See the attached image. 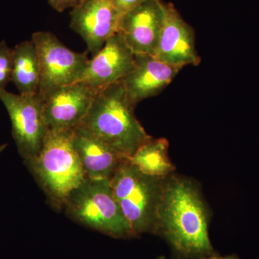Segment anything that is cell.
<instances>
[{"instance_id":"d6986e66","label":"cell","mask_w":259,"mask_h":259,"mask_svg":"<svg viewBox=\"0 0 259 259\" xmlns=\"http://www.w3.org/2000/svg\"><path fill=\"white\" fill-rule=\"evenodd\" d=\"M51 8L59 13H63L69 8H75L81 0H48Z\"/></svg>"},{"instance_id":"ba28073f","label":"cell","mask_w":259,"mask_h":259,"mask_svg":"<svg viewBox=\"0 0 259 259\" xmlns=\"http://www.w3.org/2000/svg\"><path fill=\"white\" fill-rule=\"evenodd\" d=\"M70 15V27L82 37L93 57L118 32L122 16L112 0H81Z\"/></svg>"},{"instance_id":"e0dca14e","label":"cell","mask_w":259,"mask_h":259,"mask_svg":"<svg viewBox=\"0 0 259 259\" xmlns=\"http://www.w3.org/2000/svg\"><path fill=\"white\" fill-rule=\"evenodd\" d=\"M13 69V49L6 41H0V90H5L12 81Z\"/></svg>"},{"instance_id":"277c9868","label":"cell","mask_w":259,"mask_h":259,"mask_svg":"<svg viewBox=\"0 0 259 259\" xmlns=\"http://www.w3.org/2000/svg\"><path fill=\"white\" fill-rule=\"evenodd\" d=\"M64 208L75 222L107 236L135 237L116 200L110 180L87 179L71 194Z\"/></svg>"},{"instance_id":"6da1fadb","label":"cell","mask_w":259,"mask_h":259,"mask_svg":"<svg viewBox=\"0 0 259 259\" xmlns=\"http://www.w3.org/2000/svg\"><path fill=\"white\" fill-rule=\"evenodd\" d=\"M208 223L209 212L196 182L175 173L162 179L154 234L166 239L179 259L215 254Z\"/></svg>"},{"instance_id":"7a4b0ae2","label":"cell","mask_w":259,"mask_h":259,"mask_svg":"<svg viewBox=\"0 0 259 259\" xmlns=\"http://www.w3.org/2000/svg\"><path fill=\"white\" fill-rule=\"evenodd\" d=\"M120 81L100 90L80 127L129 158L151 139Z\"/></svg>"},{"instance_id":"2e32d148","label":"cell","mask_w":259,"mask_h":259,"mask_svg":"<svg viewBox=\"0 0 259 259\" xmlns=\"http://www.w3.org/2000/svg\"><path fill=\"white\" fill-rule=\"evenodd\" d=\"M168 149L166 139L151 138L128 159L145 175L164 178L175 173L176 169L168 157Z\"/></svg>"},{"instance_id":"8fae6325","label":"cell","mask_w":259,"mask_h":259,"mask_svg":"<svg viewBox=\"0 0 259 259\" xmlns=\"http://www.w3.org/2000/svg\"><path fill=\"white\" fill-rule=\"evenodd\" d=\"M134 53L117 32L90 59L79 81L100 91L122 81L134 68Z\"/></svg>"},{"instance_id":"ffe728a7","label":"cell","mask_w":259,"mask_h":259,"mask_svg":"<svg viewBox=\"0 0 259 259\" xmlns=\"http://www.w3.org/2000/svg\"><path fill=\"white\" fill-rule=\"evenodd\" d=\"M158 259H165L163 257H161ZM197 259H241L238 255H226V256H220V255H217L216 254H214L212 255H209V256L202 257V258H199Z\"/></svg>"},{"instance_id":"8992f818","label":"cell","mask_w":259,"mask_h":259,"mask_svg":"<svg viewBox=\"0 0 259 259\" xmlns=\"http://www.w3.org/2000/svg\"><path fill=\"white\" fill-rule=\"evenodd\" d=\"M31 40L36 47L40 62L38 95L44 98L57 89L78 82L90 59L88 51L70 50L52 32H34Z\"/></svg>"},{"instance_id":"52a82bcc","label":"cell","mask_w":259,"mask_h":259,"mask_svg":"<svg viewBox=\"0 0 259 259\" xmlns=\"http://www.w3.org/2000/svg\"><path fill=\"white\" fill-rule=\"evenodd\" d=\"M0 100L11 121L12 134L24 161L35 157L47 134L44 115V100L37 94L23 95L0 90Z\"/></svg>"},{"instance_id":"5b68a950","label":"cell","mask_w":259,"mask_h":259,"mask_svg":"<svg viewBox=\"0 0 259 259\" xmlns=\"http://www.w3.org/2000/svg\"><path fill=\"white\" fill-rule=\"evenodd\" d=\"M162 179L145 175L129 159L110 179L116 200L135 237L154 234Z\"/></svg>"},{"instance_id":"9c48e42d","label":"cell","mask_w":259,"mask_h":259,"mask_svg":"<svg viewBox=\"0 0 259 259\" xmlns=\"http://www.w3.org/2000/svg\"><path fill=\"white\" fill-rule=\"evenodd\" d=\"M98 91L83 81L54 90L44 97V115L48 130L74 131L84 120Z\"/></svg>"},{"instance_id":"3957f363","label":"cell","mask_w":259,"mask_h":259,"mask_svg":"<svg viewBox=\"0 0 259 259\" xmlns=\"http://www.w3.org/2000/svg\"><path fill=\"white\" fill-rule=\"evenodd\" d=\"M71 131L48 130L40 151L25 161L53 206L64 207L71 194L87 180L75 151Z\"/></svg>"},{"instance_id":"ac0fdd59","label":"cell","mask_w":259,"mask_h":259,"mask_svg":"<svg viewBox=\"0 0 259 259\" xmlns=\"http://www.w3.org/2000/svg\"><path fill=\"white\" fill-rule=\"evenodd\" d=\"M146 1V0H112L114 5L122 15Z\"/></svg>"},{"instance_id":"5bb4252c","label":"cell","mask_w":259,"mask_h":259,"mask_svg":"<svg viewBox=\"0 0 259 259\" xmlns=\"http://www.w3.org/2000/svg\"><path fill=\"white\" fill-rule=\"evenodd\" d=\"M72 143L89 180H110L128 159L80 126L73 131Z\"/></svg>"},{"instance_id":"4fadbf2b","label":"cell","mask_w":259,"mask_h":259,"mask_svg":"<svg viewBox=\"0 0 259 259\" xmlns=\"http://www.w3.org/2000/svg\"><path fill=\"white\" fill-rule=\"evenodd\" d=\"M182 69L154 56L138 54L135 55L134 68L121 82L130 100L136 105L161 93Z\"/></svg>"},{"instance_id":"30bf717a","label":"cell","mask_w":259,"mask_h":259,"mask_svg":"<svg viewBox=\"0 0 259 259\" xmlns=\"http://www.w3.org/2000/svg\"><path fill=\"white\" fill-rule=\"evenodd\" d=\"M163 8L160 0H146L122 15L117 32L135 55H155L163 26Z\"/></svg>"},{"instance_id":"7c38bea8","label":"cell","mask_w":259,"mask_h":259,"mask_svg":"<svg viewBox=\"0 0 259 259\" xmlns=\"http://www.w3.org/2000/svg\"><path fill=\"white\" fill-rule=\"evenodd\" d=\"M154 56L181 69L200 63L193 30L171 5H164L163 26Z\"/></svg>"},{"instance_id":"44dd1931","label":"cell","mask_w":259,"mask_h":259,"mask_svg":"<svg viewBox=\"0 0 259 259\" xmlns=\"http://www.w3.org/2000/svg\"><path fill=\"white\" fill-rule=\"evenodd\" d=\"M8 146V144H5L0 146V153H3L5 151V148Z\"/></svg>"},{"instance_id":"9a60e30c","label":"cell","mask_w":259,"mask_h":259,"mask_svg":"<svg viewBox=\"0 0 259 259\" xmlns=\"http://www.w3.org/2000/svg\"><path fill=\"white\" fill-rule=\"evenodd\" d=\"M40 62L36 47L32 40H25L13 49L12 81L23 95L38 94Z\"/></svg>"}]
</instances>
